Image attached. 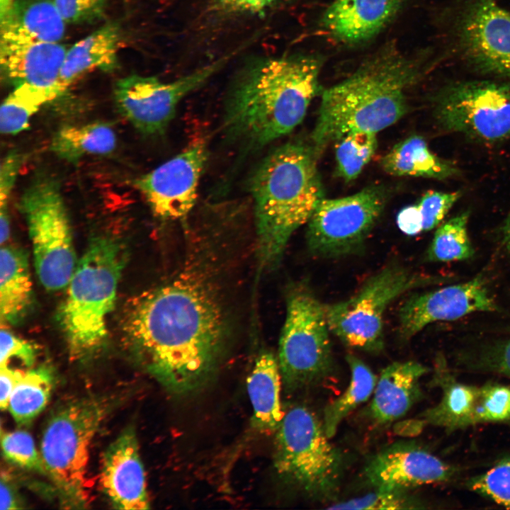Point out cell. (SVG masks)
<instances>
[{
  "instance_id": "cell-36",
  "label": "cell",
  "mask_w": 510,
  "mask_h": 510,
  "mask_svg": "<svg viewBox=\"0 0 510 510\" xmlns=\"http://www.w3.org/2000/svg\"><path fill=\"white\" fill-rule=\"evenodd\" d=\"M1 448L5 458L23 468L47 474L41 455L32 436L24 431L1 434Z\"/></svg>"
},
{
  "instance_id": "cell-22",
  "label": "cell",
  "mask_w": 510,
  "mask_h": 510,
  "mask_svg": "<svg viewBox=\"0 0 510 510\" xmlns=\"http://www.w3.org/2000/svg\"><path fill=\"white\" fill-rule=\"evenodd\" d=\"M432 385L438 387L442 394L437 404L420 415L425 424L439 426L447 431L477 424L480 386L458 382L442 355L436 358Z\"/></svg>"
},
{
  "instance_id": "cell-28",
  "label": "cell",
  "mask_w": 510,
  "mask_h": 510,
  "mask_svg": "<svg viewBox=\"0 0 510 510\" xmlns=\"http://www.w3.org/2000/svg\"><path fill=\"white\" fill-rule=\"evenodd\" d=\"M115 145L113 129L108 123L95 122L62 127L52 138L50 147L57 157L74 163L84 156L108 154Z\"/></svg>"
},
{
  "instance_id": "cell-32",
  "label": "cell",
  "mask_w": 510,
  "mask_h": 510,
  "mask_svg": "<svg viewBox=\"0 0 510 510\" xmlns=\"http://www.w3.org/2000/svg\"><path fill=\"white\" fill-rule=\"evenodd\" d=\"M468 218L469 212L464 211L438 227L427 250L429 261H463L473 256L468 232Z\"/></svg>"
},
{
  "instance_id": "cell-21",
  "label": "cell",
  "mask_w": 510,
  "mask_h": 510,
  "mask_svg": "<svg viewBox=\"0 0 510 510\" xmlns=\"http://www.w3.org/2000/svg\"><path fill=\"white\" fill-rule=\"evenodd\" d=\"M420 363L395 362L381 372L370 405V414L380 425L404 416L422 396L420 380L428 372Z\"/></svg>"
},
{
  "instance_id": "cell-48",
  "label": "cell",
  "mask_w": 510,
  "mask_h": 510,
  "mask_svg": "<svg viewBox=\"0 0 510 510\" xmlns=\"http://www.w3.org/2000/svg\"><path fill=\"white\" fill-rule=\"evenodd\" d=\"M503 242L510 252V212L506 217L502 227Z\"/></svg>"
},
{
  "instance_id": "cell-45",
  "label": "cell",
  "mask_w": 510,
  "mask_h": 510,
  "mask_svg": "<svg viewBox=\"0 0 510 510\" xmlns=\"http://www.w3.org/2000/svg\"><path fill=\"white\" fill-rule=\"evenodd\" d=\"M279 0H217L227 9L248 13H258L266 10Z\"/></svg>"
},
{
  "instance_id": "cell-26",
  "label": "cell",
  "mask_w": 510,
  "mask_h": 510,
  "mask_svg": "<svg viewBox=\"0 0 510 510\" xmlns=\"http://www.w3.org/2000/svg\"><path fill=\"white\" fill-rule=\"evenodd\" d=\"M380 166L387 174L396 176L444 180L460 173L453 162L438 157L426 141L416 135L396 144L382 157Z\"/></svg>"
},
{
  "instance_id": "cell-42",
  "label": "cell",
  "mask_w": 510,
  "mask_h": 510,
  "mask_svg": "<svg viewBox=\"0 0 510 510\" xmlns=\"http://www.w3.org/2000/svg\"><path fill=\"white\" fill-rule=\"evenodd\" d=\"M24 160L22 154L11 152L2 160L0 168V210L7 209L8 200Z\"/></svg>"
},
{
  "instance_id": "cell-1",
  "label": "cell",
  "mask_w": 510,
  "mask_h": 510,
  "mask_svg": "<svg viewBox=\"0 0 510 510\" xmlns=\"http://www.w3.org/2000/svg\"><path fill=\"white\" fill-rule=\"evenodd\" d=\"M201 258L186 259L169 280L135 298L123 323L146 370L171 393L210 382L225 353L230 319L222 290Z\"/></svg>"
},
{
  "instance_id": "cell-34",
  "label": "cell",
  "mask_w": 510,
  "mask_h": 510,
  "mask_svg": "<svg viewBox=\"0 0 510 510\" xmlns=\"http://www.w3.org/2000/svg\"><path fill=\"white\" fill-rule=\"evenodd\" d=\"M468 487L498 505L510 509V453L485 472L472 477Z\"/></svg>"
},
{
  "instance_id": "cell-25",
  "label": "cell",
  "mask_w": 510,
  "mask_h": 510,
  "mask_svg": "<svg viewBox=\"0 0 510 510\" xmlns=\"http://www.w3.org/2000/svg\"><path fill=\"white\" fill-rule=\"evenodd\" d=\"M120 45V33L114 23H107L67 51L58 85L64 93L77 79L96 69H113Z\"/></svg>"
},
{
  "instance_id": "cell-4",
  "label": "cell",
  "mask_w": 510,
  "mask_h": 510,
  "mask_svg": "<svg viewBox=\"0 0 510 510\" xmlns=\"http://www.w3.org/2000/svg\"><path fill=\"white\" fill-rule=\"evenodd\" d=\"M421 75L418 64L389 50L326 89L310 137L318 157L347 133L377 134L403 118L407 91Z\"/></svg>"
},
{
  "instance_id": "cell-5",
  "label": "cell",
  "mask_w": 510,
  "mask_h": 510,
  "mask_svg": "<svg viewBox=\"0 0 510 510\" xmlns=\"http://www.w3.org/2000/svg\"><path fill=\"white\" fill-rule=\"evenodd\" d=\"M127 253L118 239L94 238L76 264L67 285L59 321L73 360L93 354L107 336Z\"/></svg>"
},
{
  "instance_id": "cell-40",
  "label": "cell",
  "mask_w": 510,
  "mask_h": 510,
  "mask_svg": "<svg viewBox=\"0 0 510 510\" xmlns=\"http://www.w3.org/2000/svg\"><path fill=\"white\" fill-rule=\"evenodd\" d=\"M66 23H91L100 19L106 0H54Z\"/></svg>"
},
{
  "instance_id": "cell-19",
  "label": "cell",
  "mask_w": 510,
  "mask_h": 510,
  "mask_svg": "<svg viewBox=\"0 0 510 510\" xmlns=\"http://www.w3.org/2000/svg\"><path fill=\"white\" fill-rule=\"evenodd\" d=\"M67 51L59 42L1 37V71L16 86L57 88L63 94L58 81Z\"/></svg>"
},
{
  "instance_id": "cell-24",
  "label": "cell",
  "mask_w": 510,
  "mask_h": 510,
  "mask_svg": "<svg viewBox=\"0 0 510 510\" xmlns=\"http://www.w3.org/2000/svg\"><path fill=\"white\" fill-rule=\"evenodd\" d=\"M281 380L278 358L268 351L260 353L247 379V390L253 408L251 426L261 434L276 432L285 416Z\"/></svg>"
},
{
  "instance_id": "cell-12",
  "label": "cell",
  "mask_w": 510,
  "mask_h": 510,
  "mask_svg": "<svg viewBox=\"0 0 510 510\" xmlns=\"http://www.w3.org/2000/svg\"><path fill=\"white\" fill-rule=\"evenodd\" d=\"M448 35L471 69L510 81V12L496 0H456L448 10Z\"/></svg>"
},
{
  "instance_id": "cell-47",
  "label": "cell",
  "mask_w": 510,
  "mask_h": 510,
  "mask_svg": "<svg viewBox=\"0 0 510 510\" xmlns=\"http://www.w3.org/2000/svg\"><path fill=\"white\" fill-rule=\"evenodd\" d=\"M7 210H0V242L3 244L10 234V225Z\"/></svg>"
},
{
  "instance_id": "cell-15",
  "label": "cell",
  "mask_w": 510,
  "mask_h": 510,
  "mask_svg": "<svg viewBox=\"0 0 510 510\" xmlns=\"http://www.w3.org/2000/svg\"><path fill=\"white\" fill-rule=\"evenodd\" d=\"M208 157L205 141L199 140L136 180L135 186L155 215L176 220L188 215Z\"/></svg>"
},
{
  "instance_id": "cell-33",
  "label": "cell",
  "mask_w": 510,
  "mask_h": 510,
  "mask_svg": "<svg viewBox=\"0 0 510 510\" xmlns=\"http://www.w3.org/2000/svg\"><path fill=\"white\" fill-rule=\"evenodd\" d=\"M376 135L363 131L352 132L335 142L336 172L340 178L349 182L361 174L377 149Z\"/></svg>"
},
{
  "instance_id": "cell-16",
  "label": "cell",
  "mask_w": 510,
  "mask_h": 510,
  "mask_svg": "<svg viewBox=\"0 0 510 510\" xmlns=\"http://www.w3.org/2000/svg\"><path fill=\"white\" fill-rule=\"evenodd\" d=\"M498 309L481 276L468 282L414 294L399 310V335L408 340L426 326L438 321H453L476 312Z\"/></svg>"
},
{
  "instance_id": "cell-46",
  "label": "cell",
  "mask_w": 510,
  "mask_h": 510,
  "mask_svg": "<svg viewBox=\"0 0 510 510\" xmlns=\"http://www.w3.org/2000/svg\"><path fill=\"white\" fill-rule=\"evenodd\" d=\"M1 510L18 509V503L11 485L8 484L6 477L2 476L1 480Z\"/></svg>"
},
{
  "instance_id": "cell-8",
  "label": "cell",
  "mask_w": 510,
  "mask_h": 510,
  "mask_svg": "<svg viewBox=\"0 0 510 510\" xmlns=\"http://www.w3.org/2000/svg\"><path fill=\"white\" fill-rule=\"evenodd\" d=\"M329 439L322 422L308 408L290 409L276 431L273 462L278 475L312 497L334 495L342 459Z\"/></svg>"
},
{
  "instance_id": "cell-49",
  "label": "cell",
  "mask_w": 510,
  "mask_h": 510,
  "mask_svg": "<svg viewBox=\"0 0 510 510\" xmlns=\"http://www.w3.org/2000/svg\"><path fill=\"white\" fill-rule=\"evenodd\" d=\"M14 0H0V17L4 13Z\"/></svg>"
},
{
  "instance_id": "cell-41",
  "label": "cell",
  "mask_w": 510,
  "mask_h": 510,
  "mask_svg": "<svg viewBox=\"0 0 510 510\" xmlns=\"http://www.w3.org/2000/svg\"><path fill=\"white\" fill-rule=\"evenodd\" d=\"M0 341V366H8L13 358L21 360L28 367L33 366L36 358V349L33 344L4 329H1Z\"/></svg>"
},
{
  "instance_id": "cell-31",
  "label": "cell",
  "mask_w": 510,
  "mask_h": 510,
  "mask_svg": "<svg viewBox=\"0 0 510 510\" xmlns=\"http://www.w3.org/2000/svg\"><path fill=\"white\" fill-rule=\"evenodd\" d=\"M53 377L51 371L38 368L25 372L13 389L8 409L18 424H26L40 414L48 403Z\"/></svg>"
},
{
  "instance_id": "cell-29",
  "label": "cell",
  "mask_w": 510,
  "mask_h": 510,
  "mask_svg": "<svg viewBox=\"0 0 510 510\" xmlns=\"http://www.w3.org/2000/svg\"><path fill=\"white\" fill-rule=\"evenodd\" d=\"M351 370L349 385L338 398L324 410L322 424L330 438L334 436L342 421L373 393L377 378L371 369L353 354L346 356Z\"/></svg>"
},
{
  "instance_id": "cell-13",
  "label": "cell",
  "mask_w": 510,
  "mask_h": 510,
  "mask_svg": "<svg viewBox=\"0 0 510 510\" xmlns=\"http://www.w3.org/2000/svg\"><path fill=\"white\" fill-rule=\"evenodd\" d=\"M434 115L447 131L486 143L510 140V81L448 84L434 96Z\"/></svg>"
},
{
  "instance_id": "cell-39",
  "label": "cell",
  "mask_w": 510,
  "mask_h": 510,
  "mask_svg": "<svg viewBox=\"0 0 510 510\" xmlns=\"http://www.w3.org/2000/svg\"><path fill=\"white\" fill-rule=\"evenodd\" d=\"M460 196L459 191H429L424 193L416 203L423 219V231H429L437 227Z\"/></svg>"
},
{
  "instance_id": "cell-9",
  "label": "cell",
  "mask_w": 510,
  "mask_h": 510,
  "mask_svg": "<svg viewBox=\"0 0 510 510\" xmlns=\"http://www.w3.org/2000/svg\"><path fill=\"white\" fill-rule=\"evenodd\" d=\"M435 280L398 264L385 266L352 297L325 305L330 331L346 346L379 353L385 345L383 317L388 306L409 290Z\"/></svg>"
},
{
  "instance_id": "cell-23",
  "label": "cell",
  "mask_w": 510,
  "mask_h": 510,
  "mask_svg": "<svg viewBox=\"0 0 510 510\" xmlns=\"http://www.w3.org/2000/svg\"><path fill=\"white\" fill-rule=\"evenodd\" d=\"M1 19V37L59 42L65 21L54 0H14Z\"/></svg>"
},
{
  "instance_id": "cell-6",
  "label": "cell",
  "mask_w": 510,
  "mask_h": 510,
  "mask_svg": "<svg viewBox=\"0 0 510 510\" xmlns=\"http://www.w3.org/2000/svg\"><path fill=\"white\" fill-rule=\"evenodd\" d=\"M106 414V406L96 399L74 400L57 409L43 431L40 455L47 475L72 507H85L89 502V447Z\"/></svg>"
},
{
  "instance_id": "cell-20",
  "label": "cell",
  "mask_w": 510,
  "mask_h": 510,
  "mask_svg": "<svg viewBox=\"0 0 510 510\" xmlns=\"http://www.w3.org/2000/svg\"><path fill=\"white\" fill-rule=\"evenodd\" d=\"M404 0H335L323 16L324 28L348 43L367 40L395 16Z\"/></svg>"
},
{
  "instance_id": "cell-38",
  "label": "cell",
  "mask_w": 510,
  "mask_h": 510,
  "mask_svg": "<svg viewBox=\"0 0 510 510\" xmlns=\"http://www.w3.org/2000/svg\"><path fill=\"white\" fill-rule=\"evenodd\" d=\"M510 420V387L494 382L480 386L477 424Z\"/></svg>"
},
{
  "instance_id": "cell-14",
  "label": "cell",
  "mask_w": 510,
  "mask_h": 510,
  "mask_svg": "<svg viewBox=\"0 0 510 510\" xmlns=\"http://www.w3.org/2000/svg\"><path fill=\"white\" fill-rule=\"evenodd\" d=\"M238 51L233 50L171 82L135 74L120 79L114 86L116 107L141 133L162 134L173 120L181 101L203 85Z\"/></svg>"
},
{
  "instance_id": "cell-35",
  "label": "cell",
  "mask_w": 510,
  "mask_h": 510,
  "mask_svg": "<svg viewBox=\"0 0 510 510\" xmlns=\"http://www.w3.org/2000/svg\"><path fill=\"white\" fill-rule=\"evenodd\" d=\"M421 503L404 491L378 489L366 495L336 503L329 509H423Z\"/></svg>"
},
{
  "instance_id": "cell-2",
  "label": "cell",
  "mask_w": 510,
  "mask_h": 510,
  "mask_svg": "<svg viewBox=\"0 0 510 510\" xmlns=\"http://www.w3.org/2000/svg\"><path fill=\"white\" fill-rule=\"evenodd\" d=\"M322 63L314 57L267 59L253 66L225 108L227 136L256 150L290 133L304 120L319 91Z\"/></svg>"
},
{
  "instance_id": "cell-7",
  "label": "cell",
  "mask_w": 510,
  "mask_h": 510,
  "mask_svg": "<svg viewBox=\"0 0 510 510\" xmlns=\"http://www.w3.org/2000/svg\"><path fill=\"white\" fill-rule=\"evenodd\" d=\"M325 305L305 283H295L286 298V315L278 346V364L288 391L322 382L333 366Z\"/></svg>"
},
{
  "instance_id": "cell-43",
  "label": "cell",
  "mask_w": 510,
  "mask_h": 510,
  "mask_svg": "<svg viewBox=\"0 0 510 510\" xmlns=\"http://www.w3.org/2000/svg\"><path fill=\"white\" fill-rule=\"evenodd\" d=\"M397 225L404 234L414 236L423 231V219L416 204L403 208L397 215Z\"/></svg>"
},
{
  "instance_id": "cell-18",
  "label": "cell",
  "mask_w": 510,
  "mask_h": 510,
  "mask_svg": "<svg viewBox=\"0 0 510 510\" xmlns=\"http://www.w3.org/2000/svg\"><path fill=\"white\" fill-rule=\"evenodd\" d=\"M99 483L103 493L117 509L150 508L138 443L131 428L121 433L104 452Z\"/></svg>"
},
{
  "instance_id": "cell-17",
  "label": "cell",
  "mask_w": 510,
  "mask_h": 510,
  "mask_svg": "<svg viewBox=\"0 0 510 510\" xmlns=\"http://www.w3.org/2000/svg\"><path fill=\"white\" fill-rule=\"evenodd\" d=\"M456 472L453 465L426 449L414 443H402L375 455L366 465L364 475L375 489L404 491L448 482Z\"/></svg>"
},
{
  "instance_id": "cell-3",
  "label": "cell",
  "mask_w": 510,
  "mask_h": 510,
  "mask_svg": "<svg viewBox=\"0 0 510 510\" xmlns=\"http://www.w3.org/2000/svg\"><path fill=\"white\" fill-rule=\"evenodd\" d=\"M319 158L310 139H293L273 149L251 175L261 266H278L293 234L324 198Z\"/></svg>"
},
{
  "instance_id": "cell-37",
  "label": "cell",
  "mask_w": 510,
  "mask_h": 510,
  "mask_svg": "<svg viewBox=\"0 0 510 510\" xmlns=\"http://www.w3.org/2000/svg\"><path fill=\"white\" fill-rule=\"evenodd\" d=\"M461 358L467 368L495 373L510 379V338L484 346Z\"/></svg>"
},
{
  "instance_id": "cell-44",
  "label": "cell",
  "mask_w": 510,
  "mask_h": 510,
  "mask_svg": "<svg viewBox=\"0 0 510 510\" xmlns=\"http://www.w3.org/2000/svg\"><path fill=\"white\" fill-rule=\"evenodd\" d=\"M25 371L8 366H0V407L8 409L11 395Z\"/></svg>"
},
{
  "instance_id": "cell-10",
  "label": "cell",
  "mask_w": 510,
  "mask_h": 510,
  "mask_svg": "<svg viewBox=\"0 0 510 510\" xmlns=\"http://www.w3.org/2000/svg\"><path fill=\"white\" fill-rule=\"evenodd\" d=\"M41 284L49 290L67 286L76 266L67 210L57 181L40 176L20 200Z\"/></svg>"
},
{
  "instance_id": "cell-30",
  "label": "cell",
  "mask_w": 510,
  "mask_h": 510,
  "mask_svg": "<svg viewBox=\"0 0 510 510\" xmlns=\"http://www.w3.org/2000/svg\"><path fill=\"white\" fill-rule=\"evenodd\" d=\"M62 94L57 88H40L28 84L16 86L1 106V132L16 135L26 130L31 117L42 105Z\"/></svg>"
},
{
  "instance_id": "cell-27",
  "label": "cell",
  "mask_w": 510,
  "mask_h": 510,
  "mask_svg": "<svg viewBox=\"0 0 510 510\" xmlns=\"http://www.w3.org/2000/svg\"><path fill=\"white\" fill-rule=\"evenodd\" d=\"M33 302V286L26 255L11 246L0 251V314L16 324L27 315Z\"/></svg>"
},
{
  "instance_id": "cell-11",
  "label": "cell",
  "mask_w": 510,
  "mask_h": 510,
  "mask_svg": "<svg viewBox=\"0 0 510 510\" xmlns=\"http://www.w3.org/2000/svg\"><path fill=\"white\" fill-rule=\"evenodd\" d=\"M389 198V189L381 184L366 186L344 197L324 198L307 223L310 252L317 257L334 259L362 251Z\"/></svg>"
}]
</instances>
